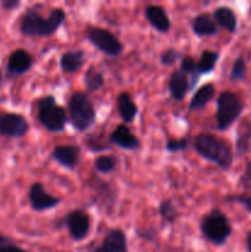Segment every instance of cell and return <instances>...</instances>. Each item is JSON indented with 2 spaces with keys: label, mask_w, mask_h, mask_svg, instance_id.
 <instances>
[{
  "label": "cell",
  "mask_w": 251,
  "mask_h": 252,
  "mask_svg": "<svg viewBox=\"0 0 251 252\" xmlns=\"http://www.w3.org/2000/svg\"><path fill=\"white\" fill-rule=\"evenodd\" d=\"M66 14L61 7L52 9L47 17H43L34 7H30L20 20V31L27 37H48L56 33L63 25Z\"/></svg>",
  "instance_id": "obj_1"
},
{
  "label": "cell",
  "mask_w": 251,
  "mask_h": 252,
  "mask_svg": "<svg viewBox=\"0 0 251 252\" xmlns=\"http://www.w3.org/2000/svg\"><path fill=\"white\" fill-rule=\"evenodd\" d=\"M193 149L199 157L228 170L233 164V153L225 140L208 133H201L193 139Z\"/></svg>",
  "instance_id": "obj_2"
},
{
  "label": "cell",
  "mask_w": 251,
  "mask_h": 252,
  "mask_svg": "<svg viewBox=\"0 0 251 252\" xmlns=\"http://www.w3.org/2000/svg\"><path fill=\"white\" fill-rule=\"evenodd\" d=\"M68 117L78 132H86L96 121V111L90 97L85 93L76 91L68 101Z\"/></svg>",
  "instance_id": "obj_3"
},
{
  "label": "cell",
  "mask_w": 251,
  "mask_h": 252,
  "mask_svg": "<svg viewBox=\"0 0 251 252\" xmlns=\"http://www.w3.org/2000/svg\"><path fill=\"white\" fill-rule=\"evenodd\" d=\"M37 118L47 130L53 133L63 132L68 117L61 105H58L54 96H43L37 102Z\"/></svg>",
  "instance_id": "obj_4"
},
{
  "label": "cell",
  "mask_w": 251,
  "mask_h": 252,
  "mask_svg": "<svg viewBox=\"0 0 251 252\" xmlns=\"http://www.w3.org/2000/svg\"><path fill=\"white\" fill-rule=\"evenodd\" d=\"M199 229L202 236L217 246L224 245L231 234V226L228 218L219 209H213L206 214L202 218Z\"/></svg>",
  "instance_id": "obj_5"
},
{
  "label": "cell",
  "mask_w": 251,
  "mask_h": 252,
  "mask_svg": "<svg viewBox=\"0 0 251 252\" xmlns=\"http://www.w3.org/2000/svg\"><path fill=\"white\" fill-rule=\"evenodd\" d=\"M244 110L243 101L236 94L224 91L217 98V126L218 129L225 130L235 122Z\"/></svg>",
  "instance_id": "obj_6"
},
{
  "label": "cell",
  "mask_w": 251,
  "mask_h": 252,
  "mask_svg": "<svg viewBox=\"0 0 251 252\" xmlns=\"http://www.w3.org/2000/svg\"><path fill=\"white\" fill-rule=\"evenodd\" d=\"M85 36L96 49L102 52L106 56L117 57L122 53L123 44L108 30L102 29V27L91 26L88 27V30L85 31Z\"/></svg>",
  "instance_id": "obj_7"
},
{
  "label": "cell",
  "mask_w": 251,
  "mask_h": 252,
  "mask_svg": "<svg viewBox=\"0 0 251 252\" xmlns=\"http://www.w3.org/2000/svg\"><path fill=\"white\" fill-rule=\"evenodd\" d=\"M30 130V123L20 113L0 112V135L6 138H21Z\"/></svg>",
  "instance_id": "obj_8"
},
{
  "label": "cell",
  "mask_w": 251,
  "mask_h": 252,
  "mask_svg": "<svg viewBox=\"0 0 251 252\" xmlns=\"http://www.w3.org/2000/svg\"><path fill=\"white\" fill-rule=\"evenodd\" d=\"M64 224L70 234L71 239L75 241H81L86 239L91 229V220L88 213L81 209L71 211L64 217Z\"/></svg>",
  "instance_id": "obj_9"
},
{
  "label": "cell",
  "mask_w": 251,
  "mask_h": 252,
  "mask_svg": "<svg viewBox=\"0 0 251 252\" xmlns=\"http://www.w3.org/2000/svg\"><path fill=\"white\" fill-rule=\"evenodd\" d=\"M29 202L32 209L36 212H44L56 208L61 204L62 199L59 197L52 196L44 189L43 185L39 182H34L29 191Z\"/></svg>",
  "instance_id": "obj_10"
},
{
  "label": "cell",
  "mask_w": 251,
  "mask_h": 252,
  "mask_svg": "<svg viewBox=\"0 0 251 252\" xmlns=\"http://www.w3.org/2000/svg\"><path fill=\"white\" fill-rule=\"evenodd\" d=\"M33 65V58L25 49H15L7 58L6 73L10 78H16L31 70Z\"/></svg>",
  "instance_id": "obj_11"
},
{
  "label": "cell",
  "mask_w": 251,
  "mask_h": 252,
  "mask_svg": "<svg viewBox=\"0 0 251 252\" xmlns=\"http://www.w3.org/2000/svg\"><path fill=\"white\" fill-rule=\"evenodd\" d=\"M52 158L61 166L74 170L80 160V149L76 145H57L52 150Z\"/></svg>",
  "instance_id": "obj_12"
},
{
  "label": "cell",
  "mask_w": 251,
  "mask_h": 252,
  "mask_svg": "<svg viewBox=\"0 0 251 252\" xmlns=\"http://www.w3.org/2000/svg\"><path fill=\"white\" fill-rule=\"evenodd\" d=\"M144 16L150 24V26L157 30V32H161V33L169 32L170 27H171V22H170L166 10L162 6H160V5H148L144 9Z\"/></svg>",
  "instance_id": "obj_13"
},
{
  "label": "cell",
  "mask_w": 251,
  "mask_h": 252,
  "mask_svg": "<svg viewBox=\"0 0 251 252\" xmlns=\"http://www.w3.org/2000/svg\"><path fill=\"white\" fill-rule=\"evenodd\" d=\"M93 252H128L127 236L121 229H112Z\"/></svg>",
  "instance_id": "obj_14"
},
{
  "label": "cell",
  "mask_w": 251,
  "mask_h": 252,
  "mask_svg": "<svg viewBox=\"0 0 251 252\" xmlns=\"http://www.w3.org/2000/svg\"><path fill=\"white\" fill-rule=\"evenodd\" d=\"M110 140L121 149L138 150L140 149V142L127 127L126 123L118 125L110 134Z\"/></svg>",
  "instance_id": "obj_15"
},
{
  "label": "cell",
  "mask_w": 251,
  "mask_h": 252,
  "mask_svg": "<svg viewBox=\"0 0 251 252\" xmlns=\"http://www.w3.org/2000/svg\"><path fill=\"white\" fill-rule=\"evenodd\" d=\"M188 91H191V85L187 74L180 69L172 71L169 79V93L172 100L181 102Z\"/></svg>",
  "instance_id": "obj_16"
},
{
  "label": "cell",
  "mask_w": 251,
  "mask_h": 252,
  "mask_svg": "<svg viewBox=\"0 0 251 252\" xmlns=\"http://www.w3.org/2000/svg\"><path fill=\"white\" fill-rule=\"evenodd\" d=\"M191 30L196 36L198 37H209L214 36L218 32V26L214 21L213 16L204 12L199 14L192 20Z\"/></svg>",
  "instance_id": "obj_17"
},
{
  "label": "cell",
  "mask_w": 251,
  "mask_h": 252,
  "mask_svg": "<svg viewBox=\"0 0 251 252\" xmlns=\"http://www.w3.org/2000/svg\"><path fill=\"white\" fill-rule=\"evenodd\" d=\"M216 95V88H214L213 84L208 83L202 85L196 93L192 96L191 101H189V110L191 111H198L202 108L206 107L209 102L214 98Z\"/></svg>",
  "instance_id": "obj_18"
},
{
  "label": "cell",
  "mask_w": 251,
  "mask_h": 252,
  "mask_svg": "<svg viewBox=\"0 0 251 252\" xmlns=\"http://www.w3.org/2000/svg\"><path fill=\"white\" fill-rule=\"evenodd\" d=\"M85 53L84 51H68L61 57L59 65L63 73L73 74L84 65Z\"/></svg>",
  "instance_id": "obj_19"
},
{
  "label": "cell",
  "mask_w": 251,
  "mask_h": 252,
  "mask_svg": "<svg viewBox=\"0 0 251 252\" xmlns=\"http://www.w3.org/2000/svg\"><path fill=\"white\" fill-rule=\"evenodd\" d=\"M117 110L125 123L133 122L138 113L137 105L128 93H121L117 96Z\"/></svg>",
  "instance_id": "obj_20"
},
{
  "label": "cell",
  "mask_w": 251,
  "mask_h": 252,
  "mask_svg": "<svg viewBox=\"0 0 251 252\" xmlns=\"http://www.w3.org/2000/svg\"><path fill=\"white\" fill-rule=\"evenodd\" d=\"M213 19L216 21L217 26H220L221 29L228 30L229 32H235L238 27V20L235 14L229 6H218L213 12Z\"/></svg>",
  "instance_id": "obj_21"
},
{
  "label": "cell",
  "mask_w": 251,
  "mask_h": 252,
  "mask_svg": "<svg viewBox=\"0 0 251 252\" xmlns=\"http://www.w3.org/2000/svg\"><path fill=\"white\" fill-rule=\"evenodd\" d=\"M180 70H182L185 74H187V76L189 78V85H191L192 90V89L198 84L199 76H201V73H199L198 69V63L194 61L193 57L186 56L181 59Z\"/></svg>",
  "instance_id": "obj_22"
},
{
  "label": "cell",
  "mask_w": 251,
  "mask_h": 252,
  "mask_svg": "<svg viewBox=\"0 0 251 252\" xmlns=\"http://www.w3.org/2000/svg\"><path fill=\"white\" fill-rule=\"evenodd\" d=\"M84 83L90 93H95L102 88L105 84V79H103L101 71H98L95 66H90L84 75Z\"/></svg>",
  "instance_id": "obj_23"
},
{
  "label": "cell",
  "mask_w": 251,
  "mask_h": 252,
  "mask_svg": "<svg viewBox=\"0 0 251 252\" xmlns=\"http://www.w3.org/2000/svg\"><path fill=\"white\" fill-rule=\"evenodd\" d=\"M219 59V53L216 51H203L201 54V58L197 62L198 63V69L201 75L203 74H209L214 70L217 62Z\"/></svg>",
  "instance_id": "obj_24"
},
{
  "label": "cell",
  "mask_w": 251,
  "mask_h": 252,
  "mask_svg": "<svg viewBox=\"0 0 251 252\" xmlns=\"http://www.w3.org/2000/svg\"><path fill=\"white\" fill-rule=\"evenodd\" d=\"M118 160L112 155H101L94 161V167L100 174H111L116 170Z\"/></svg>",
  "instance_id": "obj_25"
},
{
  "label": "cell",
  "mask_w": 251,
  "mask_h": 252,
  "mask_svg": "<svg viewBox=\"0 0 251 252\" xmlns=\"http://www.w3.org/2000/svg\"><path fill=\"white\" fill-rule=\"evenodd\" d=\"M159 214L167 223H174L179 217L176 207L172 203L171 199H162L159 204Z\"/></svg>",
  "instance_id": "obj_26"
},
{
  "label": "cell",
  "mask_w": 251,
  "mask_h": 252,
  "mask_svg": "<svg viewBox=\"0 0 251 252\" xmlns=\"http://www.w3.org/2000/svg\"><path fill=\"white\" fill-rule=\"evenodd\" d=\"M245 129L241 133H239L238 140H236V153L239 155L245 154L249 150V143H250L251 138V126L244 127Z\"/></svg>",
  "instance_id": "obj_27"
},
{
  "label": "cell",
  "mask_w": 251,
  "mask_h": 252,
  "mask_svg": "<svg viewBox=\"0 0 251 252\" xmlns=\"http://www.w3.org/2000/svg\"><path fill=\"white\" fill-rule=\"evenodd\" d=\"M246 78V63L243 58H238L234 62L230 70V80H245Z\"/></svg>",
  "instance_id": "obj_28"
},
{
  "label": "cell",
  "mask_w": 251,
  "mask_h": 252,
  "mask_svg": "<svg viewBox=\"0 0 251 252\" xmlns=\"http://www.w3.org/2000/svg\"><path fill=\"white\" fill-rule=\"evenodd\" d=\"M189 140L188 138H181V139H167L165 143V149L169 153L185 152L188 149Z\"/></svg>",
  "instance_id": "obj_29"
},
{
  "label": "cell",
  "mask_w": 251,
  "mask_h": 252,
  "mask_svg": "<svg viewBox=\"0 0 251 252\" xmlns=\"http://www.w3.org/2000/svg\"><path fill=\"white\" fill-rule=\"evenodd\" d=\"M180 57H181V53L179 51L174 48H167L160 54V62H161L162 65L171 66L176 63L177 59H180Z\"/></svg>",
  "instance_id": "obj_30"
},
{
  "label": "cell",
  "mask_w": 251,
  "mask_h": 252,
  "mask_svg": "<svg viewBox=\"0 0 251 252\" xmlns=\"http://www.w3.org/2000/svg\"><path fill=\"white\" fill-rule=\"evenodd\" d=\"M0 252H27L14 243L9 236L0 234Z\"/></svg>",
  "instance_id": "obj_31"
},
{
  "label": "cell",
  "mask_w": 251,
  "mask_h": 252,
  "mask_svg": "<svg viewBox=\"0 0 251 252\" xmlns=\"http://www.w3.org/2000/svg\"><path fill=\"white\" fill-rule=\"evenodd\" d=\"M85 144H88L89 149L91 152H102V150H108L111 149L110 145L107 143H102V139L98 138L97 140L94 138V135H90L88 140H85Z\"/></svg>",
  "instance_id": "obj_32"
},
{
  "label": "cell",
  "mask_w": 251,
  "mask_h": 252,
  "mask_svg": "<svg viewBox=\"0 0 251 252\" xmlns=\"http://www.w3.org/2000/svg\"><path fill=\"white\" fill-rule=\"evenodd\" d=\"M0 5H1L4 10L11 11V10H15L21 6V1L20 0H1Z\"/></svg>",
  "instance_id": "obj_33"
},
{
  "label": "cell",
  "mask_w": 251,
  "mask_h": 252,
  "mask_svg": "<svg viewBox=\"0 0 251 252\" xmlns=\"http://www.w3.org/2000/svg\"><path fill=\"white\" fill-rule=\"evenodd\" d=\"M241 184L245 185V186L251 184V162L246 165L245 172H244L243 177H241Z\"/></svg>",
  "instance_id": "obj_34"
},
{
  "label": "cell",
  "mask_w": 251,
  "mask_h": 252,
  "mask_svg": "<svg viewBox=\"0 0 251 252\" xmlns=\"http://www.w3.org/2000/svg\"><path fill=\"white\" fill-rule=\"evenodd\" d=\"M233 201H238L240 202L241 204H244V206L246 207V209H248L249 212H251V197H244V196H236V197H233Z\"/></svg>",
  "instance_id": "obj_35"
},
{
  "label": "cell",
  "mask_w": 251,
  "mask_h": 252,
  "mask_svg": "<svg viewBox=\"0 0 251 252\" xmlns=\"http://www.w3.org/2000/svg\"><path fill=\"white\" fill-rule=\"evenodd\" d=\"M246 244H248L249 252H251V233L248 235V239H246Z\"/></svg>",
  "instance_id": "obj_36"
},
{
  "label": "cell",
  "mask_w": 251,
  "mask_h": 252,
  "mask_svg": "<svg viewBox=\"0 0 251 252\" xmlns=\"http://www.w3.org/2000/svg\"><path fill=\"white\" fill-rule=\"evenodd\" d=\"M2 84V73H1V69H0V86Z\"/></svg>",
  "instance_id": "obj_37"
}]
</instances>
